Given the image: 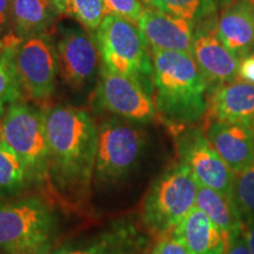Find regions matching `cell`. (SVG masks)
<instances>
[{
  "label": "cell",
  "instance_id": "obj_22",
  "mask_svg": "<svg viewBox=\"0 0 254 254\" xmlns=\"http://www.w3.org/2000/svg\"><path fill=\"white\" fill-rule=\"evenodd\" d=\"M14 46H9L0 53V118L5 116L12 104L19 101L23 90L13 63Z\"/></svg>",
  "mask_w": 254,
  "mask_h": 254
},
{
  "label": "cell",
  "instance_id": "obj_5",
  "mask_svg": "<svg viewBox=\"0 0 254 254\" xmlns=\"http://www.w3.org/2000/svg\"><path fill=\"white\" fill-rule=\"evenodd\" d=\"M198 183L185 165L178 163L159 176L142 205V221L155 236L173 233L195 207Z\"/></svg>",
  "mask_w": 254,
  "mask_h": 254
},
{
  "label": "cell",
  "instance_id": "obj_23",
  "mask_svg": "<svg viewBox=\"0 0 254 254\" xmlns=\"http://www.w3.org/2000/svg\"><path fill=\"white\" fill-rule=\"evenodd\" d=\"M148 8L170 13L190 20L204 18L214 9V0H141Z\"/></svg>",
  "mask_w": 254,
  "mask_h": 254
},
{
  "label": "cell",
  "instance_id": "obj_7",
  "mask_svg": "<svg viewBox=\"0 0 254 254\" xmlns=\"http://www.w3.org/2000/svg\"><path fill=\"white\" fill-rule=\"evenodd\" d=\"M141 129L126 119L110 118L98 127L94 178L97 184L110 185L124 179L138 164L144 151Z\"/></svg>",
  "mask_w": 254,
  "mask_h": 254
},
{
  "label": "cell",
  "instance_id": "obj_11",
  "mask_svg": "<svg viewBox=\"0 0 254 254\" xmlns=\"http://www.w3.org/2000/svg\"><path fill=\"white\" fill-rule=\"evenodd\" d=\"M60 77L68 86L80 88L99 71L100 51L95 38L80 28H67L57 44Z\"/></svg>",
  "mask_w": 254,
  "mask_h": 254
},
{
  "label": "cell",
  "instance_id": "obj_29",
  "mask_svg": "<svg viewBox=\"0 0 254 254\" xmlns=\"http://www.w3.org/2000/svg\"><path fill=\"white\" fill-rule=\"evenodd\" d=\"M11 2L12 0H0V33L11 21Z\"/></svg>",
  "mask_w": 254,
  "mask_h": 254
},
{
  "label": "cell",
  "instance_id": "obj_28",
  "mask_svg": "<svg viewBox=\"0 0 254 254\" xmlns=\"http://www.w3.org/2000/svg\"><path fill=\"white\" fill-rule=\"evenodd\" d=\"M225 254H252L249 245H247L245 237H244V233L231 241Z\"/></svg>",
  "mask_w": 254,
  "mask_h": 254
},
{
  "label": "cell",
  "instance_id": "obj_33",
  "mask_svg": "<svg viewBox=\"0 0 254 254\" xmlns=\"http://www.w3.org/2000/svg\"><path fill=\"white\" fill-rule=\"evenodd\" d=\"M2 140V131H1V120H0V141Z\"/></svg>",
  "mask_w": 254,
  "mask_h": 254
},
{
  "label": "cell",
  "instance_id": "obj_30",
  "mask_svg": "<svg viewBox=\"0 0 254 254\" xmlns=\"http://www.w3.org/2000/svg\"><path fill=\"white\" fill-rule=\"evenodd\" d=\"M20 38L14 36L13 33H0V53H2L9 46H14L20 41Z\"/></svg>",
  "mask_w": 254,
  "mask_h": 254
},
{
  "label": "cell",
  "instance_id": "obj_13",
  "mask_svg": "<svg viewBox=\"0 0 254 254\" xmlns=\"http://www.w3.org/2000/svg\"><path fill=\"white\" fill-rule=\"evenodd\" d=\"M205 120V125L213 122L254 125V84L236 78L212 87Z\"/></svg>",
  "mask_w": 254,
  "mask_h": 254
},
{
  "label": "cell",
  "instance_id": "obj_14",
  "mask_svg": "<svg viewBox=\"0 0 254 254\" xmlns=\"http://www.w3.org/2000/svg\"><path fill=\"white\" fill-rule=\"evenodd\" d=\"M192 56L211 87L237 78L239 59L219 39L217 27L201 28L193 34Z\"/></svg>",
  "mask_w": 254,
  "mask_h": 254
},
{
  "label": "cell",
  "instance_id": "obj_18",
  "mask_svg": "<svg viewBox=\"0 0 254 254\" xmlns=\"http://www.w3.org/2000/svg\"><path fill=\"white\" fill-rule=\"evenodd\" d=\"M58 14L53 0H12V33L20 39L44 33L55 24Z\"/></svg>",
  "mask_w": 254,
  "mask_h": 254
},
{
  "label": "cell",
  "instance_id": "obj_1",
  "mask_svg": "<svg viewBox=\"0 0 254 254\" xmlns=\"http://www.w3.org/2000/svg\"><path fill=\"white\" fill-rule=\"evenodd\" d=\"M49 144V179L69 201H80L94 174L98 127L86 111L69 106L43 111Z\"/></svg>",
  "mask_w": 254,
  "mask_h": 254
},
{
  "label": "cell",
  "instance_id": "obj_17",
  "mask_svg": "<svg viewBox=\"0 0 254 254\" xmlns=\"http://www.w3.org/2000/svg\"><path fill=\"white\" fill-rule=\"evenodd\" d=\"M219 39L238 59L254 47V7L250 0H238L222 11L217 25Z\"/></svg>",
  "mask_w": 254,
  "mask_h": 254
},
{
  "label": "cell",
  "instance_id": "obj_12",
  "mask_svg": "<svg viewBox=\"0 0 254 254\" xmlns=\"http://www.w3.org/2000/svg\"><path fill=\"white\" fill-rule=\"evenodd\" d=\"M205 133L234 176L254 164V125L213 122L205 125Z\"/></svg>",
  "mask_w": 254,
  "mask_h": 254
},
{
  "label": "cell",
  "instance_id": "obj_15",
  "mask_svg": "<svg viewBox=\"0 0 254 254\" xmlns=\"http://www.w3.org/2000/svg\"><path fill=\"white\" fill-rule=\"evenodd\" d=\"M138 27L152 49L192 55L193 24L177 15L145 8Z\"/></svg>",
  "mask_w": 254,
  "mask_h": 254
},
{
  "label": "cell",
  "instance_id": "obj_21",
  "mask_svg": "<svg viewBox=\"0 0 254 254\" xmlns=\"http://www.w3.org/2000/svg\"><path fill=\"white\" fill-rule=\"evenodd\" d=\"M59 14L67 15L88 30H98L107 15L103 0H53Z\"/></svg>",
  "mask_w": 254,
  "mask_h": 254
},
{
  "label": "cell",
  "instance_id": "obj_25",
  "mask_svg": "<svg viewBox=\"0 0 254 254\" xmlns=\"http://www.w3.org/2000/svg\"><path fill=\"white\" fill-rule=\"evenodd\" d=\"M107 14H116L138 24L145 5L141 0H103Z\"/></svg>",
  "mask_w": 254,
  "mask_h": 254
},
{
  "label": "cell",
  "instance_id": "obj_34",
  "mask_svg": "<svg viewBox=\"0 0 254 254\" xmlns=\"http://www.w3.org/2000/svg\"><path fill=\"white\" fill-rule=\"evenodd\" d=\"M250 1H251V4H252L253 7H254V0H250Z\"/></svg>",
  "mask_w": 254,
  "mask_h": 254
},
{
  "label": "cell",
  "instance_id": "obj_2",
  "mask_svg": "<svg viewBox=\"0 0 254 254\" xmlns=\"http://www.w3.org/2000/svg\"><path fill=\"white\" fill-rule=\"evenodd\" d=\"M155 111L172 132L192 126L207 110L206 84L190 53L151 47Z\"/></svg>",
  "mask_w": 254,
  "mask_h": 254
},
{
  "label": "cell",
  "instance_id": "obj_27",
  "mask_svg": "<svg viewBox=\"0 0 254 254\" xmlns=\"http://www.w3.org/2000/svg\"><path fill=\"white\" fill-rule=\"evenodd\" d=\"M237 78L254 84V51L239 60Z\"/></svg>",
  "mask_w": 254,
  "mask_h": 254
},
{
  "label": "cell",
  "instance_id": "obj_9",
  "mask_svg": "<svg viewBox=\"0 0 254 254\" xmlns=\"http://www.w3.org/2000/svg\"><path fill=\"white\" fill-rule=\"evenodd\" d=\"M176 144L179 163L189 168L199 185L232 196L234 173L201 128L187 126L176 132Z\"/></svg>",
  "mask_w": 254,
  "mask_h": 254
},
{
  "label": "cell",
  "instance_id": "obj_32",
  "mask_svg": "<svg viewBox=\"0 0 254 254\" xmlns=\"http://www.w3.org/2000/svg\"><path fill=\"white\" fill-rule=\"evenodd\" d=\"M58 254H93L87 251H71V252H60Z\"/></svg>",
  "mask_w": 254,
  "mask_h": 254
},
{
  "label": "cell",
  "instance_id": "obj_10",
  "mask_svg": "<svg viewBox=\"0 0 254 254\" xmlns=\"http://www.w3.org/2000/svg\"><path fill=\"white\" fill-rule=\"evenodd\" d=\"M100 109L131 122L147 123L155 117L153 94L134 79L117 74L103 66L97 88Z\"/></svg>",
  "mask_w": 254,
  "mask_h": 254
},
{
  "label": "cell",
  "instance_id": "obj_4",
  "mask_svg": "<svg viewBox=\"0 0 254 254\" xmlns=\"http://www.w3.org/2000/svg\"><path fill=\"white\" fill-rule=\"evenodd\" d=\"M104 66L140 82L153 94V64L148 43L136 24L107 14L95 33Z\"/></svg>",
  "mask_w": 254,
  "mask_h": 254
},
{
  "label": "cell",
  "instance_id": "obj_8",
  "mask_svg": "<svg viewBox=\"0 0 254 254\" xmlns=\"http://www.w3.org/2000/svg\"><path fill=\"white\" fill-rule=\"evenodd\" d=\"M13 63L21 87L33 100H45L56 90L58 53L47 32L21 39L13 49Z\"/></svg>",
  "mask_w": 254,
  "mask_h": 254
},
{
  "label": "cell",
  "instance_id": "obj_3",
  "mask_svg": "<svg viewBox=\"0 0 254 254\" xmlns=\"http://www.w3.org/2000/svg\"><path fill=\"white\" fill-rule=\"evenodd\" d=\"M58 219L37 196L0 202V252L49 254L57 239Z\"/></svg>",
  "mask_w": 254,
  "mask_h": 254
},
{
  "label": "cell",
  "instance_id": "obj_31",
  "mask_svg": "<svg viewBox=\"0 0 254 254\" xmlns=\"http://www.w3.org/2000/svg\"><path fill=\"white\" fill-rule=\"evenodd\" d=\"M244 237H245L247 245H249V247H250L251 253L254 254V220L245 224Z\"/></svg>",
  "mask_w": 254,
  "mask_h": 254
},
{
  "label": "cell",
  "instance_id": "obj_24",
  "mask_svg": "<svg viewBox=\"0 0 254 254\" xmlns=\"http://www.w3.org/2000/svg\"><path fill=\"white\" fill-rule=\"evenodd\" d=\"M232 199L245 224L254 220V164L234 176Z\"/></svg>",
  "mask_w": 254,
  "mask_h": 254
},
{
  "label": "cell",
  "instance_id": "obj_19",
  "mask_svg": "<svg viewBox=\"0 0 254 254\" xmlns=\"http://www.w3.org/2000/svg\"><path fill=\"white\" fill-rule=\"evenodd\" d=\"M195 207L204 212L225 234L231 238V240L244 233L245 222L232 196L199 185Z\"/></svg>",
  "mask_w": 254,
  "mask_h": 254
},
{
  "label": "cell",
  "instance_id": "obj_20",
  "mask_svg": "<svg viewBox=\"0 0 254 254\" xmlns=\"http://www.w3.org/2000/svg\"><path fill=\"white\" fill-rule=\"evenodd\" d=\"M34 185L23 161L4 141H0V198L19 195Z\"/></svg>",
  "mask_w": 254,
  "mask_h": 254
},
{
  "label": "cell",
  "instance_id": "obj_6",
  "mask_svg": "<svg viewBox=\"0 0 254 254\" xmlns=\"http://www.w3.org/2000/svg\"><path fill=\"white\" fill-rule=\"evenodd\" d=\"M2 141L23 161L34 185L49 179V144L43 111L12 104L1 120Z\"/></svg>",
  "mask_w": 254,
  "mask_h": 254
},
{
  "label": "cell",
  "instance_id": "obj_16",
  "mask_svg": "<svg viewBox=\"0 0 254 254\" xmlns=\"http://www.w3.org/2000/svg\"><path fill=\"white\" fill-rule=\"evenodd\" d=\"M173 234L185 245L190 254H225L232 241L198 207L183 219Z\"/></svg>",
  "mask_w": 254,
  "mask_h": 254
},
{
  "label": "cell",
  "instance_id": "obj_26",
  "mask_svg": "<svg viewBox=\"0 0 254 254\" xmlns=\"http://www.w3.org/2000/svg\"><path fill=\"white\" fill-rule=\"evenodd\" d=\"M152 254H190L185 245L173 233L160 237L152 250Z\"/></svg>",
  "mask_w": 254,
  "mask_h": 254
}]
</instances>
